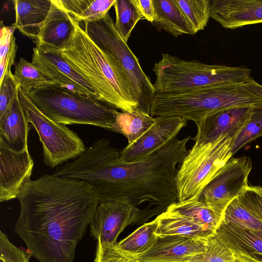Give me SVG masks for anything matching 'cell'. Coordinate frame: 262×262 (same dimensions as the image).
<instances>
[{
	"label": "cell",
	"mask_w": 262,
	"mask_h": 262,
	"mask_svg": "<svg viewBox=\"0 0 262 262\" xmlns=\"http://www.w3.org/2000/svg\"><path fill=\"white\" fill-rule=\"evenodd\" d=\"M20 210L14 231L40 262H74L99 201L85 182L45 174L30 180L17 198Z\"/></svg>",
	"instance_id": "1"
},
{
	"label": "cell",
	"mask_w": 262,
	"mask_h": 262,
	"mask_svg": "<svg viewBox=\"0 0 262 262\" xmlns=\"http://www.w3.org/2000/svg\"><path fill=\"white\" fill-rule=\"evenodd\" d=\"M191 139H176L143 160L124 162L119 149L98 151L86 160L84 181L97 191L99 201L125 198L135 207L144 202L155 205L162 213L177 202L176 177L178 164L187 155Z\"/></svg>",
	"instance_id": "2"
},
{
	"label": "cell",
	"mask_w": 262,
	"mask_h": 262,
	"mask_svg": "<svg viewBox=\"0 0 262 262\" xmlns=\"http://www.w3.org/2000/svg\"><path fill=\"white\" fill-rule=\"evenodd\" d=\"M60 52L63 58L92 84L101 100L122 112H140L129 85L116 63L75 19L72 37Z\"/></svg>",
	"instance_id": "3"
},
{
	"label": "cell",
	"mask_w": 262,
	"mask_h": 262,
	"mask_svg": "<svg viewBox=\"0 0 262 262\" xmlns=\"http://www.w3.org/2000/svg\"><path fill=\"white\" fill-rule=\"evenodd\" d=\"M245 83L208 86L173 94L156 93L150 114L179 117L196 124L223 110L262 106V98L249 91Z\"/></svg>",
	"instance_id": "4"
},
{
	"label": "cell",
	"mask_w": 262,
	"mask_h": 262,
	"mask_svg": "<svg viewBox=\"0 0 262 262\" xmlns=\"http://www.w3.org/2000/svg\"><path fill=\"white\" fill-rule=\"evenodd\" d=\"M52 120L63 125L85 124L113 130L117 108L98 98L70 91L54 83L26 93Z\"/></svg>",
	"instance_id": "5"
},
{
	"label": "cell",
	"mask_w": 262,
	"mask_h": 262,
	"mask_svg": "<svg viewBox=\"0 0 262 262\" xmlns=\"http://www.w3.org/2000/svg\"><path fill=\"white\" fill-rule=\"evenodd\" d=\"M156 76L153 84L157 94H173L203 87L225 84H243L251 77V70L245 66L208 64L185 60L164 53L154 64Z\"/></svg>",
	"instance_id": "6"
},
{
	"label": "cell",
	"mask_w": 262,
	"mask_h": 262,
	"mask_svg": "<svg viewBox=\"0 0 262 262\" xmlns=\"http://www.w3.org/2000/svg\"><path fill=\"white\" fill-rule=\"evenodd\" d=\"M84 31L116 63L129 85L139 111L150 114L152 101L156 94L154 85L143 71L138 58L116 30L110 14L88 24Z\"/></svg>",
	"instance_id": "7"
},
{
	"label": "cell",
	"mask_w": 262,
	"mask_h": 262,
	"mask_svg": "<svg viewBox=\"0 0 262 262\" xmlns=\"http://www.w3.org/2000/svg\"><path fill=\"white\" fill-rule=\"evenodd\" d=\"M234 137L226 134L212 142L194 144L177 172L178 201L200 195L233 156L231 146Z\"/></svg>",
	"instance_id": "8"
},
{
	"label": "cell",
	"mask_w": 262,
	"mask_h": 262,
	"mask_svg": "<svg viewBox=\"0 0 262 262\" xmlns=\"http://www.w3.org/2000/svg\"><path fill=\"white\" fill-rule=\"evenodd\" d=\"M18 95L28 123L34 126L42 143L43 161L47 166L58 167L85 151L82 140L75 132L45 115L19 86Z\"/></svg>",
	"instance_id": "9"
},
{
	"label": "cell",
	"mask_w": 262,
	"mask_h": 262,
	"mask_svg": "<svg viewBox=\"0 0 262 262\" xmlns=\"http://www.w3.org/2000/svg\"><path fill=\"white\" fill-rule=\"evenodd\" d=\"M252 167L248 156L230 159L204 188L199 199L222 216L229 204L248 186Z\"/></svg>",
	"instance_id": "10"
},
{
	"label": "cell",
	"mask_w": 262,
	"mask_h": 262,
	"mask_svg": "<svg viewBox=\"0 0 262 262\" xmlns=\"http://www.w3.org/2000/svg\"><path fill=\"white\" fill-rule=\"evenodd\" d=\"M141 210L125 198L99 201L89 224L97 243L114 244L128 225L137 224Z\"/></svg>",
	"instance_id": "11"
},
{
	"label": "cell",
	"mask_w": 262,
	"mask_h": 262,
	"mask_svg": "<svg viewBox=\"0 0 262 262\" xmlns=\"http://www.w3.org/2000/svg\"><path fill=\"white\" fill-rule=\"evenodd\" d=\"M31 62L55 84L100 99L94 88L63 58L60 51L36 46L33 48Z\"/></svg>",
	"instance_id": "12"
},
{
	"label": "cell",
	"mask_w": 262,
	"mask_h": 262,
	"mask_svg": "<svg viewBox=\"0 0 262 262\" xmlns=\"http://www.w3.org/2000/svg\"><path fill=\"white\" fill-rule=\"evenodd\" d=\"M187 120L177 116H156L154 123L133 144L120 152L124 162L146 159L177 139Z\"/></svg>",
	"instance_id": "13"
},
{
	"label": "cell",
	"mask_w": 262,
	"mask_h": 262,
	"mask_svg": "<svg viewBox=\"0 0 262 262\" xmlns=\"http://www.w3.org/2000/svg\"><path fill=\"white\" fill-rule=\"evenodd\" d=\"M34 161L28 149L16 152L0 139V201L17 198L31 180Z\"/></svg>",
	"instance_id": "14"
},
{
	"label": "cell",
	"mask_w": 262,
	"mask_h": 262,
	"mask_svg": "<svg viewBox=\"0 0 262 262\" xmlns=\"http://www.w3.org/2000/svg\"><path fill=\"white\" fill-rule=\"evenodd\" d=\"M254 107H232L212 114L196 123L195 144L213 142L221 136L235 137L249 120Z\"/></svg>",
	"instance_id": "15"
},
{
	"label": "cell",
	"mask_w": 262,
	"mask_h": 262,
	"mask_svg": "<svg viewBox=\"0 0 262 262\" xmlns=\"http://www.w3.org/2000/svg\"><path fill=\"white\" fill-rule=\"evenodd\" d=\"M208 238L158 236L152 248L137 257L141 262H186L191 257L206 251Z\"/></svg>",
	"instance_id": "16"
},
{
	"label": "cell",
	"mask_w": 262,
	"mask_h": 262,
	"mask_svg": "<svg viewBox=\"0 0 262 262\" xmlns=\"http://www.w3.org/2000/svg\"><path fill=\"white\" fill-rule=\"evenodd\" d=\"M210 17L226 29L262 23V0H209Z\"/></svg>",
	"instance_id": "17"
},
{
	"label": "cell",
	"mask_w": 262,
	"mask_h": 262,
	"mask_svg": "<svg viewBox=\"0 0 262 262\" xmlns=\"http://www.w3.org/2000/svg\"><path fill=\"white\" fill-rule=\"evenodd\" d=\"M214 234L242 262H262V231L223 221Z\"/></svg>",
	"instance_id": "18"
},
{
	"label": "cell",
	"mask_w": 262,
	"mask_h": 262,
	"mask_svg": "<svg viewBox=\"0 0 262 262\" xmlns=\"http://www.w3.org/2000/svg\"><path fill=\"white\" fill-rule=\"evenodd\" d=\"M49 14L38 34L36 46L62 50L72 37L74 18L63 8L59 0H52Z\"/></svg>",
	"instance_id": "19"
},
{
	"label": "cell",
	"mask_w": 262,
	"mask_h": 262,
	"mask_svg": "<svg viewBox=\"0 0 262 262\" xmlns=\"http://www.w3.org/2000/svg\"><path fill=\"white\" fill-rule=\"evenodd\" d=\"M29 123L20 104L18 93L0 118V139L11 150L23 152L28 149Z\"/></svg>",
	"instance_id": "20"
},
{
	"label": "cell",
	"mask_w": 262,
	"mask_h": 262,
	"mask_svg": "<svg viewBox=\"0 0 262 262\" xmlns=\"http://www.w3.org/2000/svg\"><path fill=\"white\" fill-rule=\"evenodd\" d=\"M15 21L12 26L37 41L40 29L51 9L52 0H14Z\"/></svg>",
	"instance_id": "21"
},
{
	"label": "cell",
	"mask_w": 262,
	"mask_h": 262,
	"mask_svg": "<svg viewBox=\"0 0 262 262\" xmlns=\"http://www.w3.org/2000/svg\"><path fill=\"white\" fill-rule=\"evenodd\" d=\"M152 1L156 15L154 25L175 37L183 34H195L175 0Z\"/></svg>",
	"instance_id": "22"
},
{
	"label": "cell",
	"mask_w": 262,
	"mask_h": 262,
	"mask_svg": "<svg viewBox=\"0 0 262 262\" xmlns=\"http://www.w3.org/2000/svg\"><path fill=\"white\" fill-rule=\"evenodd\" d=\"M158 236L177 235L196 239L208 238L215 232L196 224L191 220L166 210L158 215Z\"/></svg>",
	"instance_id": "23"
},
{
	"label": "cell",
	"mask_w": 262,
	"mask_h": 262,
	"mask_svg": "<svg viewBox=\"0 0 262 262\" xmlns=\"http://www.w3.org/2000/svg\"><path fill=\"white\" fill-rule=\"evenodd\" d=\"M194 195L170 205L167 210L186 217L196 224L214 232L219 226L222 216Z\"/></svg>",
	"instance_id": "24"
},
{
	"label": "cell",
	"mask_w": 262,
	"mask_h": 262,
	"mask_svg": "<svg viewBox=\"0 0 262 262\" xmlns=\"http://www.w3.org/2000/svg\"><path fill=\"white\" fill-rule=\"evenodd\" d=\"M154 122L155 117L150 114L139 111H117L113 132L124 136L129 145L135 143Z\"/></svg>",
	"instance_id": "25"
},
{
	"label": "cell",
	"mask_w": 262,
	"mask_h": 262,
	"mask_svg": "<svg viewBox=\"0 0 262 262\" xmlns=\"http://www.w3.org/2000/svg\"><path fill=\"white\" fill-rule=\"evenodd\" d=\"M65 10L84 25L102 18L114 6L115 0H59Z\"/></svg>",
	"instance_id": "26"
},
{
	"label": "cell",
	"mask_w": 262,
	"mask_h": 262,
	"mask_svg": "<svg viewBox=\"0 0 262 262\" xmlns=\"http://www.w3.org/2000/svg\"><path fill=\"white\" fill-rule=\"evenodd\" d=\"M158 221L155 219L137 228L129 236L118 243L123 251L137 256L148 251L156 243Z\"/></svg>",
	"instance_id": "27"
},
{
	"label": "cell",
	"mask_w": 262,
	"mask_h": 262,
	"mask_svg": "<svg viewBox=\"0 0 262 262\" xmlns=\"http://www.w3.org/2000/svg\"><path fill=\"white\" fill-rule=\"evenodd\" d=\"M114 7L116 13L114 27L127 43L135 26L143 18L133 0H115Z\"/></svg>",
	"instance_id": "28"
},
{
	"label": "cell",
	"mask_w": 262,
	"mask_h": 262,
	"mask_svg": "<svg viewBox=\"0 0 262 262\" xmlns=\"http://www.w3.org/2000/svg\"><path fill=\"white\" fill-rule=\"evenodd\" d=\"M13 75L18 86L26 93L54 83L37 67L23 57H20L15 66Z\"/></svg>",
	"instance_id": "29"
},
{
	"label": "cell",
	"mask_w": 262,
	"mask_h": 262,
	"mask_svg": "<svg viewBox=\"0 0 262 262\" xmlns=\"http://www.w3.org/2000/svg\"><path fill=\"white\" fill-rule=\"evenodd\" d=\"M195 34L203 30L210 18L209 0H175Z\"/></svg>",
	"instance_id": "30"
},
{
	"label": "cell",
	"mask_w": 262,
	"mask_h": 262,
	"mask_svg": "<svg viewBox=\"0 0 262 262\" xmlns=\"http://www.w3.org/2000/svg\"><path fill=\"white\" fill-rule=\"evenodd\" d=\"M221 221L243 228L262 231V222L245 208L237 198L231 201L226 208Z\"/></svg>",
	"instance_id": "31"
},
{
	"label": "cell",
	"mask_w": 262,
	"mask_h": 262,
	"mask_svg": "<svg viewBox=\"0 0 262 262\" xmlns=\"http://www.w3.org/2000/svg\"><path fill=\"white\" fill-rule=\"evenodd\" d=\"M16 28L1 24L0 48V83L11 72L14 64L17 47L13 33Z\"/></svg>",
	"instance_id": "32"
},
{
	"label": "cell",
	"mask_w": 262,
	"mask_h": 262,
	"mask_svg": "<svg viewBox=\"0 0 262 262\" xmlns=\"http://www.w3.org/2000/svg\"><path fill=\"white\" fill-rule=\"evenodd\" d=\"M186 262H242L214 233L209 237L206 251L191 257Z\"/></svg>",
	"instance_id": "33"
},
{
	"label": "cell",
	"mask_w": 262,
	"mask_h": 262,
	"mask_svg": "<svg viewBox=\"0 0 262 262\" xmlns=\"http://www.w3.org/2000/svg\"><path fill=\"white\" fill-rule=\"evenodd\" d=\"M260 136H262V106L253 108L249 120L233 139L231 146L232 155L247 143Z\"/></svg>",
	"instance_id": "34"
},
{
	"label": "cell",
	"mask_w": 262,
	"mask_h": 262,
	"mask_svg": "<svg viewBox=\"0 0 262 262\" xmlns=\"http://www.w3.org/2000/svg\"><path fill=\"white\" fill-rule=\"evenodd\" d=\"M94 262H141L137 256L121 250L118 243L114 244L97 243Z\"/></svg>",
	"instance_id": "35"
},
{
	"label": "cell",
	"mask_w": 262,
	"mask_h": 262,
	"mask_svg": "<svg viewBox=\"0 0 262 262\" xmlns=\"http://www.w3.org/2000/svg\"><path fill=\"white\" fill-rule=\"evenodd\" d=\"M239 202L262 222V187L248 186L237 198Z\"/></svg>",
	"instance_id": "36"
},
{
	"label": "cell",
	"mask_w": 262,
	"mask_h": 262,
	"mask_svg": "<svg viewBox=\"0 0 262 262\" xmlns=\"http://www.w3.org/2000/svg\"><path fill=\"white\" fill-rule=\"evenodd\" d=\"M18 86L12 72L0 83V118L4 115L18 93Z\"/></svg>",
	"instance_id": "37"
},
{
	"label": "cell",
	"mask_w": 262,
	"mask_h": 262,
	"mask_svg": "<svg viewBox=\"0 0 262 262\" xmlns=\"http://www.w3.org/2000/svg\"><path fill=\"white\" fill-rule=\"evenodd\" d=\"M143 18L153 23L155 19V9L152 0H133Z\"/></svg>",
	"instance_id": "38"
},
{
	"label": "cell",
	"mask_w": 262,
	"mask_h": 262,
	"mask_svg": "<svg viewBox=\"0 0 262 262\" xmlns=\"http://www.w3.org/2000/svg\"><path fill=\"white\" fill-rule=\"evenodd\" d=\"M245 87L250 91L262 98V85L250 78L245 83Z\"/></svg>",
	"instance_id": "39"
}]
</instances>
